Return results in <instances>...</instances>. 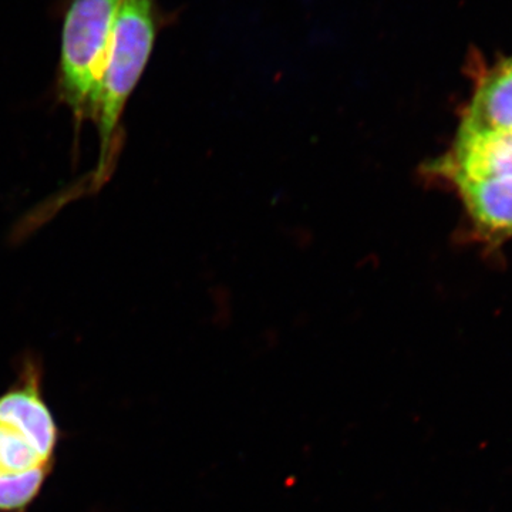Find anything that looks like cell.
I'll use <instances>...</instances> for the list:
<instances>
[{
  "instance_id": "1",
  "label": "cell",
  "mask_w": 512,
  "mask_h": 512,
  "mask_svg": "<svg viewBox=\"0 0 512 512\" xmlns=\"http://www.w3.org/2000/svg\"><path fill=\"white\" fill-rule=\"evenodd\" d=\"M60 429L42 389V372L26 363L0 394V512H26L56 466Z\"/></svg>"
},
{
  "instance_id": "2",
  "label": "cell",
  "mask_w": 512,
  "mask_h": 512,
  "mask_svg": "<svg viewBox=\"0 0 512 512\" xmlns=\"http://www.w3.org/2000/svg\"><path fill=\"white\" fill-rule=\"evenodd\" d=\"M160 23L157 0H121L94 99L92 120L99 131L100 156L90 187H100L113 170V160L120 148L121 116L146 70Z\"/></svg>"
},
{
  "instance_id": "3",
  "label": "cell",
  "mask_w": 512,
  "mask_h": 512,
  "mask_svg": "<svg viewBox=\"0 0 512 512\" xmlns=\"http://www.w3.org/2000/svg\"><path fill=\"white\" fill-rule=\"evenodd\" d=\"M121 0H70L64 12L59 96L77 124L92 120L94 99Z\"/></svg>"
},
{
  "instance_id": "4",
  "label": "cell",
  "mask_w": 512,
  "mask_h": 512,
  "mask_svg": "<svg viewBox=\"0 0 512 512\" xmlns=\"http://www.w3.org/2000/svg\"><path fill=\"white\" fill-rule=\"evenodd\" d=\"M436 171L453 184L512 175V133L461 123L450 153Z\"/></svg>"
},
{
  "instance_id": "5",
  "label": "cell",
  "mask_w": 512,
  "mask_h": 512,
  "mask_svg": "<svg viewBox=\"0 0 512 512\" xmlns=\"http://www.w3.org/2000/svg\"><path fill=\"white\" fill-rule=\"evenodd\" d=\"M473 94L461 123L512 133V55L485 64L473 57Z\"/></svg>"
},
{
  "instance_id": "6",
  "label": "cell",
  "mask_w": 512,
  "mask_h": 512,
  "mask_svg": "<svg viewBox=\"0 0 512 512\" xmlns=\"http://www.w3.org/2000/svg\"><path fill=\"white\" fill-rule=\"evenodd\" d=\"M454 185L480 231L494 237L512 235V175Z\"/></svg>"
}]
</instances>
